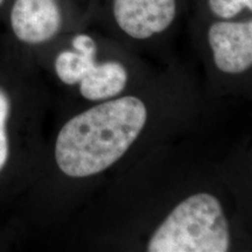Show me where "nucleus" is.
Here are the masks:
<instances>
[{"mask_svg": "<svg viewBox=\"0 0 252 252\" xmlns=\"http://www.w3.org/2000/svg\"><path fill=\"white\" fill-rule=\"evenodd\" d=\"M160 117L161 108L153 94L137 88L96 103L61 127L54 149L56 165L72 179L109 171L152 135Z\"/></svg>", "mask_w": 252, "mask_h": 252, "instance_id": "f257e3e1", "label": "nucleus"}, {"mask_svg": "<svg viewBox=\"0 0 252 252\" xmlns=\"http://www.w3.org/2000/svg\"><path fill=\"white\" fill-rule=\"evenodd\" d=\"M232 245L224 203L208 187L182 191L137 234L146 252H228Z\"/></svg>", "mask_w": 252, "mask_h": 252, "instance_id": "f03ea898", "label": "nucleus"}, {"mask_svg": "<svg viewBox=\"0 0 252 252\" xmlns=\"http://www.w3.org/2000/svg\"><path fill=\"white\" fill-rule=\"evenodd\" d=\"M210 75L214 82L237 77L252 69V20H217L208 27Z\"/></svg>", "mask_w": 252, "mask_h": 252, "instance_id": "7ed1b4c3", "label": "nucleus"}, {"mask_svg": "<svg viewBox=\"0 0 252 252\" xmlns=\"http://www.w3.org/2000/svg\"><path fill=\"white\" fill-rule=\"evenodd\" d=\"M112 14L126 36L145 41L172 26L178 14V0H113Z\"/></svg>", "mask_w": 252, "mask_h": 252, "instance_id": "20e7f679", "label": "nucleus"}, {"mask_svg": "<svg viewBox=\"0 0 252 252\" xmlns=\"http://www.w3.org/2000/svg\"><path fill=\"white\" fill-rule=\"evenodd\" d=\"M15 36L30 45L52 40L60 32L62 13L58 0H15L11 12Z\"/></svg>", "mask_w": 252, "mask_h": 252, "instance_id": "39448f33", "label": "nucleus"}, {"mask_svg": "<svg viewBox=\"0 0 252 252\" xmlns=\"http://www.w3.org/2000/svg\"><path fill=\"white\" fill-rule=\"evenodd\" d=\"M133 72L121 60L96 61L78 83V90L84 99L103 102L115 98L133 88Z\"/></svg>", "mask_w": 252, "mask_h": 252, "instance_id": "423d86ee", "label": "nucleus"}, {"mask_svg": "<svg viewBox=\"0 0 252 252\" xmlns=\"http://www.w3.org/2000/svg\"><path fill=\"white\" fill-rule=\"evenodd\" d=\"M97 61L96 41L88 34L72 39V50H63L55 59V72L67 86H76Z\"/></svg>", "mask_w": 252, "mask_h": 252, "instance_id": "0eeeda50", "label": "nucleus"}, {"mask_svg": "<svg viewBox=\"0 0 252 252\" xmlns=\"http://www.w3.org/2000/svg\"><path fill=\"white\" fill-rule=\"evenodd\" d=\"M207 5L217 20H232L245 8L252 12V0H207Z\"/></svg>", "mask_w": 252, "mask_h": 252, "instance_id": "6e6552de", "label": "nucleus"}, {"mask_svg": "<svg viewBox=\"0 0 252 252\" xmlns=\"http://www.w3.org/2000/svg\"><path fill=\"white\" fill-rule=\"evenodd\" d=\"M9 110H11V103L8 96L0 88V171L4 168L8 159V138L6 123L8 119Z\"/></svg>", "mask_w": 252, "mask_h": 252, "instance_id": "1a4fd4ad", "label": "nucleus"}, {"mask_svg": "<svg viewBox=\"0 0 252 252\" xmlns=\"http://www.w3.org/2000/svg\"><path fill=\"white\" fill-rule=\"evenodd\" d=\"M4 1H5V0H0V5H1Z\"/></svg>", "mask_w": 252, "mask_h": 252, "instance_id": "9d476101", "label": "nucleus"}]
</instances>
